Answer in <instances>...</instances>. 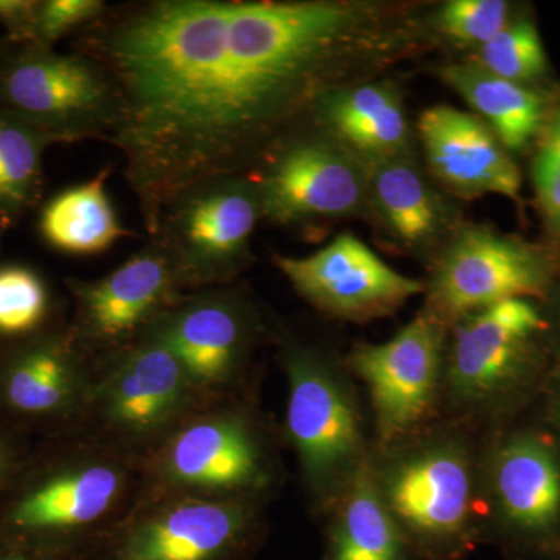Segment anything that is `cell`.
<instances>
[{"label": "cell", "instance_id": "obj_21", "mask_svg": "<svg viewBox=\"0 0 560 560\" xmlns=\"http://www.w3.org/2000/svg\"><path fill=\"white\" fill-rule=\"evenodd\" d=\"M313 127L327 132L360 160L416 154V135L399 92L386 83L331 88L313 105Z\"/></svg>", "mask_w": 560, "mask_h": 560}, {"label": "cell", "instance_id": "obj_32", "mask_svg": "<svg viewBox=\"0 0 560 560\" xmlns=\"http://www.w3.org/2000/svg\"><path fill=\"white\" fill-rule=\"evenodd\" d=\"M547 302H550L551 308L547 313L548 324H550V352L556 359L555 370H560V282L556 289L551 291Z\"/></svg>", "mask_w": 560, "mask_h": 560}, {"label": "cell", "instance_id": "obj_35", "mask_svg": "<svg viewBox=\"0 0 560 560\" xmlns=\"http://www.w3.org/2000/svg\"><path fill=\"white\" fill-rule=\"evenodd\" d=\"M0 560H70L54 558V556L40 555L25 548L16 547V545H7V547H0Z\"/></svg>", "mask_w": 560, "mask_h": 560}, {"label": "cell", "instance_id": "obj_20", "mask_svg": "<svg viewBox=\"0 0 560 560\" xmlns=\"http://www.w3.org/2000/svg\"><path fill=\"white\" fill-rule=\"evenodd\" d=\"M361 161L375 226L396 248L433 260L463 224L451 198L425 175L416 154Z\"/></svg>", "mask_w": 560, "mask_h": 560}, {"label": "cell", "instance_id": "obj_2", "mask_svg": "<svg viewBox=\"0 0 560 560\" xmlns=\"http://www.w3.org/2000/svg\"><path fill=\"white\" fill-rule=\"evenodd\" d=\"M143 492V459L68 431L61 452L22 482L0 525L16 547L91 560Z\"/></svg>", "mask_w": 560, "mask_h": 560}, {"label": "cell", "instance_id": "obj_19", "mask_svg": "<svg viewBox=\"0 0 560 560\" xmlns=\"http://www.w3.org/2000/svg\"><path fill=\"white\" fill-rule=\"evenodd\" d=\"M431 178L460 200L501 195L521 201L522 175L510 151L475 114L436 105L418 120Z\"/></svg>", "mask_w": 560, "mask_h": 560}, {"label": "cell", "instance_id": "obj_3", "mask_svg": "<svg viewBox=\"0 0 560 560\" xmlns=\"http://www.w3.org/2000/svg\"><path fill=\"white\" fill-rule=\"evenodd\" d=\"M477 430L442 418L393 447H372L383 503L422 560H464L485 541Z\"/></svg>", "mask_w": 560, "mask_h": 560}, {"label": "cell", "instance_id": "obj_6", "mask_svg": "<svg viewBox=\"0 0 560 560\" xmlns=\"http://www.w3.org/2000/svg\"><path fill=\"white\" fill-rule=\"evenodd\" d=\"M246 394L206 405L173 430L143 459V490L270 500L278 448Z\"/></svg>", "mask_w": 560, "mask_h": 560}, {"label": "cell", "instance_id": "obj_27", "mask_svg": "<svg viewBox=\"0 0 560 560\" xmlns=\"http://www.w3.org/2000/svg\"><path fill=\"white\" fill-rule=\"evenodd\" d=\"M51 294L38 271L21 264L0 265V338L20 341L47 330Z\"/></svg>", "mask_w": 560, "mask_h": 560}, {"label": "cell", "instance_id": "obj_9", "mask_svg": "<svg viewBox=\"0 0 560 560\" xmlns=\"http://www.w3.org/2000/svg\"><path fill=\"white\" fill-rule=\"evenodd\" d=\"M422 311L448 330L500 302H545L560 282V248L463 223L434 257Z\"/></svg>", "mask_w": 560, "mask_h": 560}, {"label": "cell", "instance_id": "obj_18", "mask_svg": "<svg viewBox=\"0 0 560 560\" xmlns=\"http://www.w3.org/2000/svg\"><path fill=\"white\" fill-rule=\"evenodd\" d=\"M92 378V357L69 329L44 330L16 341L0 360V404L11 415L79 427Z\"/></svg>", "mask_w": 560, "mask_h": 560}, {"label": "cell", "instance_id": "obj_30", "mask_svg": "<svg viewBox=\"0 0 560 560\" xmlns=\"http://www.w3.org/2000/svg\"><path fill=\"white\" fill-rule=\"evenodd\" d=\"M106 11L102 0H39L32 47L51 49L57 40L102 20Z\"/></svg>", "mask_w": 560, "mask_h": 560}, {"label": "cell", "instance_id": "obj_1", "mask_svg": "<svg viewBox=\"0 0 560 560\" xmlns=\"http://www.w3.org/2000/svg\"><path fill=\"white\" fill-rule=\"evenodd\" d=\"M80 54L116 81L108 142L153 237L184 191L246 175L341 84L359 18L337 0H153L103 14Z\"/></svg>", "mask_w": 560, "mask_h": 560}, {"label": "cell", "instance_id": "obj_11", "mask_svg": "<svg viewBox=\"0 0 560 560\" xmlns=\"http://www.w3.org/2000/svg\"><path fill=\"white\" fill-rule=\"evenodd\" d=\"M260 220L254 176H220L176 198L150 238L171 257L184 290L220 289L253 261L250 238Z\"/></svg>", "mask_w": 560, "mask_h": 560}, {"label": "cell", "instance_id": "obj_17", "mask_svg": "<svg viewBox=\"0 0 560 560\" xmlns=\"http://www.w3.org/2000/svg\"><path fill=\"white\" fill-rule=\"evenodd\" d=\"M272 261L302 300L348 323L388 318L425 293V282L394 270L352 234L337 235L308 256L275 254Z\"/></svg>", "mask_w": 560, "mask_h": 560}, {"label": "cell", "instance_id": "obj_23", "mask_svg": "<svg viewBox=\"0 0 560 560\" xmlns=\"http://www.w3.org/2000/svg\"><path fill=\"white\" fill-rule=\"evenodd\" d=\"M320 560H422L383 503L371 458L326 515Z\"/></svg>", "mask_w": 560, "mask_h": 560}, {"label": "cell", "instance_id": "obj_15", "mask_svg": "<svg viewBox=\"0 0 560 560\" xmlns=\"http://www.w3.org/2000/svg\"><path fill=\"white\" fill-rule=\"evenodd\" d=\"M485 541L550 544L560 529V453L544 434L517 430L482 445Z\"/></svg>", "mask_w": 560, "mask_h": 560}, {"label": "cell", "instance_id": "obj_12", "mask_svg": "<svg viewBox=\"0 0 560 560\" xmlns=\"http://www.w3.org/2000/svg\"><path fill=\"white\" fill-rule=\"evenodd\" d=\"M447 338V327L420 311L390 340L359 342L342 360L370 394L372 447H393L442 419Z\"/></svg>", "mask_w": 560, "mask_h": 560}, {"label": "cell", "instance_id": "obj_22", "mask_svg": "<svg viewBox=\"0 0 560 560\" xmlns=\"http://www.w3.org/2000/svg\"><path fill=\"white\" fill-rule=\"evenodd\" d=\"M438 75L458 92L511 154L533 149L558 95L500 79L469 61L440 66Z\"/></svg>", "mask_w": 560, "mask_h": 560}, {"label": "cell", "instance_id": "obj_5", "mask_svg": "<svg viewBox=\"0 0 560 560\" xmlns=\"http://www.w3.org/2000/svg\"><path fill=\"white\" fill-rule=\"evenodd\" d=\"M280 363L289 383L285 438L316 515L327 514L371 458L355 386L345 364L283 337Z\"/></svg>", "mask_w": 560, "mask_h": 560}, {"label": "cell", "instance_id": "obj_10", "mask_svg": "<svg viewBox=\"0 0 560 560\" xmlns=\"http://www.w3.org/2000/svg\"><path fill=\"white\" fill-rule=\"evenodd\" d=\"M0 106L55 143L109 140L121 116L119 88L101 62L13 44L0 55Z\"/></svg>", "mask_w": 560, "mask_h": 560}, {"label": "cell", "instance_id": "obj_13", "mask_svg": "<svg viewBox=\"0 0 560 560\" xmlns=\"http://www.w3.org/2000/svg\"><path fill=\"white\" fill-rule=\"evenodd\" d=\"M145 331L164 342L210 405L245 394L264 327L245 293L220 287L186 294Z\"/></svg>", "mask_w": 560, "mask_h": 560}, {"label": "cell", "instance_id": "obj_33", "mask_svg": "<svg viewBox=\"0 0 560 560\" xmlns=\"http://www.w3.org/2000/svg\"><path fill=\"white\" fill-rule=\"evenodd\" d=\"M547 416L548 422L552 429L558 431L560 436V370H555L548 374L547 383Z\"/></svg>", "mask_w": 560, "mask_h": 560}, {"label": "cell", "instance_id": "obj_24", "mask_svg": "<svg viewBox=\"0 0 560 560\" xmlns=\"http://www.w3.org/2000/svg\"><path fill=\"white\" fill-rule=\"evenodd\" d=\"M109 168L58 191L39 213L43 241L62 254L90 257L113 248L132 232L121 224L106 189Z\"/></svg>", "mask_w": 560, "mask_h": 560}, {"label": "cell", "instance_id": "obj_16", "mask_svg": "<svg viewBox=\"0 0 560 560\" xmlns=\"http://www.w3.org/2000/svg\"><path fill=\"white\" fill-rule=\"evenodd\" d=\"M66 283L73 300L68 329L91 357L135 341L186 296L171 257L154 241L103 278Z\"/></svg>", "mask_w": 560, "mask_h": 560}, {"label": "cell", "instance_id": "obj_28", "mask_svg": "<svg viewBox=\"0 0 560 560\" xmlns=\"http://www.w3.org/2000/svg\"><path fill=\"white\" fill-rule=\"evenodd\" d=\"M530 162L534 197L548 243L560 248V94L533 145Z\"/></svg>", "mask_w": 560, "mask_h": 560}, {"label": "cell", "instance_id": "obj_7", "mask_svg": "<svg viewBox=\"0 0 560 560\" xmlns=\"http://www.w3.org/2000/svg\"><path fill=\"white\" fill-rule=\"evenodd\" d=\"M202 407L171 350L143 331L128 345L92 357L90 396L73 431L145 459Z\"/></svg>", "mask_w": 560, "mask_h": 560}, {"label": "cell", "instance_id": "obj_4", "mask_svg": "<svg viewBox=\"0 0 560 560\" xmlns=\"http://www.w3.org/2000/svg\"><path fill=\"white\" fill-rule=\"evenodd\" d=\"M550 324L539 301L511 300L448 330L442 418L474 429L497 422L547 382Z\"/></svg>", "mask_w": 560, "mask_h": 560}, {"label": "cell", "instance_id": "obj_36", "mask_svg": "<svg viewBox=\"0 0 560 560\" xmlns=\"http://www.w3.org/2000/svg\"><path fill=\"white\" fill-rule=\"evenodd\" d=\"M2 235H3V232H2V231H0V238H2Z\"/></svg>", "mask_w": 560, "mask_h": 560}, {"label": "cell", "instance_id": "obj_8", "mask_svg": "<svg viewBox=\"0 0 560 560\" xmlns=\"http://www.w3.org/2000/svg\"><path fill=\"white\" fill-rule=\"evenodd\" d=\"M267 503L143 490L91 560H253L267 534Z\"/></svg>", "mask_w": 560, "mask_h": 560}, {"label": "cell", "instance_id": "obj_29", "mask_svg": "<svg viewBox=\"0 0 560 560\" xmlns=\"http://www.w3.org/2000/svg\"><path fill=\"white\" fill-rule=\"evenodd\" d=\"M512 20L511 3L504 0H451L438 9L433 28L448 43L475 51Z\"/></svg>", "mask_w": 560, "mask_h": 560}, {"label": "cell", "instance_id": "obj_14", "mask_svg": "<svg viewBox=\"0 0 560 560\" xmlns=\"http://www.w3.org/2000/svg\"><path fill=\"white\" fill-rule=\"evenodd\" d=\"M250 175L264 219L279 226L368 215L363 161L316 127L279 140Z\"/></svg>", "mask_w": 560, "mask_h": 560}, {"label": "cell", "instance_id": "obj_25", "mask_svg": "<svg viewBox=\"0 0 560 560\" xmlns=\"http://www.w3.org/2000/svg\"><path fill=\"white\" fill-rule=\"evenodd\" d=\"M54 140L0 106V231L20 224L43 200V156Z\"/></svg>", "mask_w": 560, "mask_h": 560}, {"label": "cell", "instance_id": "obj_31", "mask_svg": "<svg viewBox=\"0 0 560 560\" xmlns=\"http://www.w3.org/2000/svg\"><path fill=\"white\" fill-rule=\"evenodd\" d=\"M39 0H0V25L13 46H33Z\"/></svg>", "mask_w": 560, "mask_h": 560}, {"label": "cell", "instance_id": "obj_26", "mask_svg": "<svg viewBox=\"0 0 560 560\" xmlns=\"http://www.w3.org/2000/svg\"><path fill=\"white\" fill-rule=\"evenodd\" d=\"M469 62L500 79L528 86L541 88L550 75V62L536 22L526 16L514 18L475 50Z\"/></svg>", "mask_w": 560, "mask_h": 560}, {"label": "cell", "instance_id": "obj_34", "mask_svg": "<svg viewBox=\"0 0 560 560\" xmlns=\"http://www.w3.org/2000/svg\"><path fill=\"white\" fill-rule=\"evenodd\" d=\"M14 469H16V452L9 441L0 436V492L11 481Z\"/></svg>", "mask_w": 560, "mask_h": 560}]
</instances>
